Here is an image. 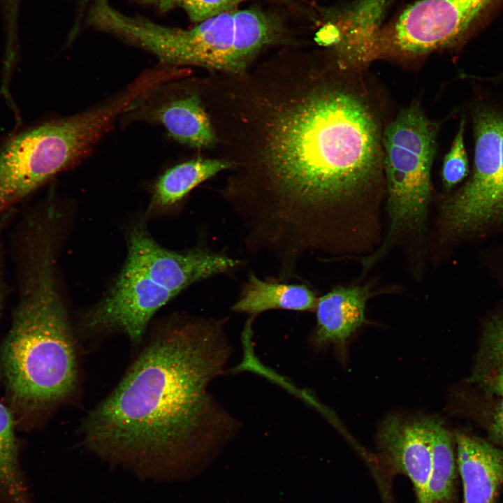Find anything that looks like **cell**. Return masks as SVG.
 <instances>
[{"instance_id":"e0dca14e","label":"cell","mask_w":503,"mask_h":503,"mask_svg":"<svg viewBox=\"0 0 503 503\" xmlns=\"http://www.w3.org/2000/svg\"><path fill=\"white\" fill-rule=\"evenodd\" d=\"M432 467L428 483L429 503H453L456 458L453 436L439 420L428 418Z\"/></svg>"},{"instance_id":"2e32d148","label":"cell","mask_w":503,"mask_h":503,"mask_svg":"<svg viewBox=\"0 0 503 503\" xmlns=\"http://www.w3.org/2000/svg\"><path fill=\"white\" fill-rule=\"evenodd\" d=\"M231 168V163L223 159L198 157L168 169L154 184L149 212L174 206L199 184Z\"/></svg>"},{"instance_id":"8fae6325","label":"cell","mask_w":503,"mask_h":503,"mask_svg":"<svg viewBox=\"0 0 503 503\" xmlns=\"http://www.w3.org/2000/svg\"><path fill=\"white\" fill-rule=\"evenodd\" d=\"M378 442L392 468L411 481L417 503H429L432 453L428 418L390 416L380 427Z\"/></svg>"},{"instance_id":"ffe728a7","label":"cell","mask_w":503,"mask_h":503,"mask_svg":"<svg viewBox=\"0 0 503 503\" xmlns=\"http://www.w3.org/2000/svg\"><path fill=\"white\" fill-rule=\"evenodd\" d=\"M233 15L236 49L249 66L259 51L276 39V28L268 17L255 10H235Z\"/></svg>"},{"instance_id":"3957f363","label":"cell","mask_w":503,"mask_h":503,"mask_svg":"<svg viewBox=\"0 0 503 503\" xmlns=\"http://www.w3.org/2000/svg\"><path fill=\"white\" fill-rule=\"evenodd\" d=\"M58 244L35 233L9 246L17 289L0 370L17 409L45 412L76 394L80 372L75 337L57 277Z\"/></svg>"},{"instance_id":"9c48e42d","label":"cell","mask_w":503,"mask_h":503,"mask_svg":"<svg viewBox=\"0 0 503 503\" xmlns=\"http://www.w3.org/2000/svg\"><path fill=\"white\" fill-rule=\"evenodd\" d=\"M127 242L125 263L176 296L196 282L228 272L242 264L238 259L205 247L184 252L165 249L141 223L129 228Z\"/></svg>"},{"instance_id":"30bf717a","label":"cell","mask_w":503,"mask_h":503,"mask_svg":"<svg viewBox=\"0 0 503 503\" xmlns=\"http://www.w3.org/2000/svg\"><path fill=\"white\" fill-rule=\"evenodd\" d=\"M491 0H423L400 18L402 34L416 50L430 52L460 39Z\"/></svg>"},{"instance_id":"8992f818","label":"cell","mask_w":503,"mask_h":503,"mask_svg":"<svg viewBox=\"0 0 503 503\" xmlns=\"http://www.w3.org/2000/svg\"><path fill=\"white\" fill-rule=\"evenodd\" d=\"M233 11L184 29L126 15L108 0H103L95 7L92 24L100 31L150 52L163 65L196 66L219 73L240 75L247 71L248 66L236 49Z\"/></svg>"},{"instance_id":"d4e9b609","label":"cell","mask_w":503,"mask_h":503,"mask_svg":"<svg viewBox=\"0 0 503 503\" xmlns=\"http://www.w3.org/2000/svg\"><path fill=\"white\" fill-rule=\"evenodd\" d=\"M500 170L498 182L491 203L490 222L503 216V115L501 118V152Z\"/></svg>"},{"instance_id":"4fadbf2b","label":"cell","mask_w":503,"mask_h":503,"mask_svg":"<svg viewBox=\"0 0 503 503\" xmlns=\"http://www.w3.org/2000/svg\"><path fill=\"white\" fill-rule=\"evenodd\" d=\"M453 439L462 503H496L503 489V449L463 432L456 431Z\"/></svg>"},{"instance_id":"7a4b0ae2","label":"cell","mask_w":503,"mask_h":503,"mask_svg":"<svg viewBox=\"0 0 503 503\" xmlns=\"http://www.w3.org/2000/svg\"><path fill=\"white\" fill-rule=\"evenodd\" d=\"M226 318L163 322L112 391L84 418L85 444L111 460L181 467L228 444L239 421L210 391L233 353Z\"/></svg>"},{"instance_id":"7402d4cb","label":"cell","mask_w":503,"mask_h":503,"mask_svg":"<svg viewBox=\"0 0 503 503\" xmlns=\"http://www.w3.org/2000/svg\"><path fill=\"white\" fill-rule=\"evenodd\" d=\"M465 119L462 118L451 147L446 154L442 177L444 187L450 190L467 175L468 160L464 143Z\"/></svg>"},{"instance_id":"9a60e30c","label":"cell","mask_w":503,"mask_h":503,"mask_svg":"<svg viewBox=\"0 0 503 503\" xmlns=\"http://www.w3.org/2000/svg\"><path fill=\"white\" fill-rule=\"evenodd\" d=\"M317 299L314 291L305 284L264 281L251 272L231 310L254 316L271 309L312 311Z\"/></svg>"},{"instance_id":"44dd1931","label":"cell","mask_w":503,"mask_h":503,"mask_svg":"<svg viewBox=\"0 0 503 503\" xmlns=\"http://www.w3.org/2000/svg\"><path fill=\"white\" fill-rule=\"evenodd\" d=\"M161 12L176 7L184 9L189 17L199 23L214 16L237 10L242 0H136Z\"/></svg>"},{"instance_id":"277c9868","label":"cell","mask_w":503,"mask_h":503,"mask_svg":"<svg viewBox=\"0 0 503 503\" xmlns=\"http://www.w3.org/2000/svg\"><path fill=\"white\" fill-rule=\"evenodd\" d=\"M144 90L132 82L96 108L27 129L0 149V216L89 154L118 117L134 110Z\"/></svg>"},{"instance_id":"603a6c76","label":"cell","mask_w":503,"mask_h":503,"mask_svg":"<svg viewBox=\"0 0 503 503\" xmlns=\"http://www.w3.org/2000/svg\"><path fill=\"white\" fill-rule=\"evenodd\" d=\"M489 402L483 412L486 430L493 444L503 449V395H486Z\"/></svg>"},{"instance_id":"d6986e66","label":"cell","mask_w":503,"mask_h":503,"mask_svg":"<svg viewBox=\"0 0 503 503\" xmlns=\"http://www.w3.org/2000/svg\"><path fill=\"white\" fill-rule=\"evenodd\" d=\"M0 495L6 503H30L18 461L13 415L1 402Z\"/></svg>"},{"instance_id":"52a82bcc","label":"cell","mask_w":503,"mask_h":503,"mask_svg":"<svg viewBox=\"0 0 503 503\" xmlns=\"http://www.w3.org/2000/svg\"><path fill=\"white\" fill-rule=\"evenodd\" d=\"M176 295L125 263L106 296L79 321L85 337L123 333L138 347L154 314Z\"/></svg>"},{"instance_id":"6da1fadb","label":"cell","mask_w":503,"mask_h":503,"mask_svg":"<svg viewBox=\"0 0 503 503\" xmlns=\"http://www.w3.org/2000/svg\"><path fill=\"white\" fill-rule=\"evenodd\" d=\"M216 128L232 170L221 196L245 245L281 263L332 252L343 221L353 224L381 187L378 119L365 93L333 73L235 76Z\"/></svg>"},{"instance_id":"7c38bea8","label":"cell","mask_w":503,"mask_h":503,"mask_svg":"<svg viewBox=\"0 0 503 503\" xmlns=\"http://www.w3.org/2000/svg\"><path fill=\"white\" fill-rule=\"evenodd\" d=\"M154 92L130 112L132 117L162 125L172 138L190 147L206 148L216 143L213 126L198 90H169L157 97Z\"/></svg>"},{"instance_id":"cb8c5ba5","label":"cell","mask_w":503,"mask_h":503,"mask_svg":"<svg viewBox=\"0 0 503 503\" xmlns=\"http://www.w3.org/2000/svg\"><path fill=\"white\" fill-rule=\"evenodd\" d=\"M18 209L13 208L0 216V313L6 294V233L15 220Z\"/></svg>"},{"instance_id":"484cf974","label":"cell","mask_w":503,"mask_h":503,"mask_svg":"<svg viewBox=\"0 0 503 503\" xmlns=\"http://www.w3.org/2000/svg\"><path fill=\"white\" fill-rule=\"evenodd\" d=\"M82 1H85V2H88L89 1H90L91 0H82Z\"/></svg>"},{"instance_id":"5bb4252c","label":"cell","mask_w":503,"mask_h":503,"mask_svg":"<svg viewBox=\"0 0 503 503\" xmlns=\"http://www.w3.org/2000/svg\"><path fill=\"white\" fill-rule=\"evenodd\" d=\"M370 296L368 286H336L319 298L314 344L344 343L364 323Z\"/></svg>"},{"instance_id":"ac0fdd59","label":"cell","mask_w":503,"mask_h":503,"mask_svg":"<svg viewBox=\"0 0 503 503\" xmlns=\"http://www.w3.org/2000/svg\"><path fill=\"white\" fill-rule=\"evenodd\" d=\"M471 381L486 395H503V315L486 325Z\"/></svg>"},{"instance_id":"ba28073f","label":"cell","mask_w":503,"mask_h":503,"mask_svg":"<svg viewBox=\"0 0 503 503\" xmlns=\"http://www.w3.org/2000/svg\"><path fill=\"white\" fill-rule=\"evenodd\" d=\"M501 118L502 115L488 109L475 114L472 175L442 207V222L451 233L473 231L490 223V208L500 170Z\"/></svg>"},{"instance_id":"5b68a950","label":"cell","mask_w":503,"mask_h":503,"mask_svg":"<svg viewBox=\"0 0 503 503\" xmlns=\"http://www.w3.org/2000/svg\"><path fill=\"white\" fill-rule=\"evenodd\" d=\"M437 130L436 123L414 103L402 109L382 133L389 226L383 244L367 258L370 265L404 235H423Z\"/></svg>"}]
</instances>
